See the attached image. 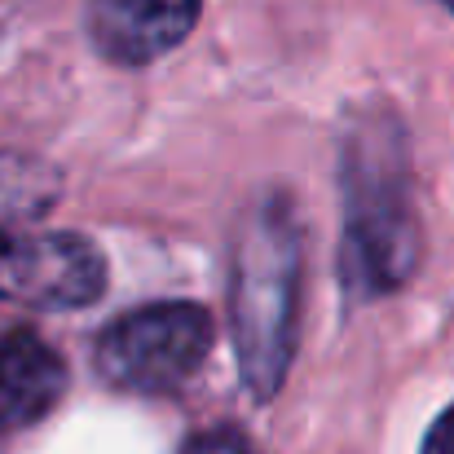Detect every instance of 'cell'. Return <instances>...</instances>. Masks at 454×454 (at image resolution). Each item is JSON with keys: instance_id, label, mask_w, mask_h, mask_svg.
Listing matches in <instances>:
<instances>
[{"instance_id": "obj_1", "label": "cell", "mask_w": 454, "mask_h": 454, "mask_svg": "<svg viewBox=\"0 0 454 454\" xmlns=\"http://www.w3.org/2000/svg\"><path fill=\"white\" fill-rule=\"evenodd\" d=\"M301 274L304 243L292 199L265 194L247 203L230 243V331L239 375L261 402L283 388L296 357Z\"/></svg>"}, {"instance_id": "obj_2", "label": "cell", "mask_w": 454, "mask_h": 454, "mask_svg": "<svg viewBox=\"0 0 454 454\" xmlns=\"http://www.w3.org/2000/svg\"><path fill=\"white\" fill-rule=\"evenodd\" d=\"M419 256L402 129L388 115H366L344 142V283L357 296H384L419 270Z\"/></svg>"}, {"instance_id": "obj_3", "label": "cell", "mask_w": 454, "mask_h": 454, "mask_svg": "<svg viewBox=\"0 0 454 454\" xmlns=\"http://www.w3.org/2000/svg\"><path fill=\"white\" fill-rule=\"evenodd\" d=\"M212 348V313L190 301L142 304L115 317L93 348L98 375L124 393L181 388Z\"/></svg>"}, {"instance_id": "obj_4", "label": "cell", "mask_w": 454, "mask_h": 454, "mask_svg": "<svg viewBox=\"0 0 454 454\" xmlns=\"http://www.w3.org/2000/svg\"><path fill=\"white\" fill-rule=\"evenodd\" d=\"M106 292V261L84 234L4 239L0 296L35 309H80Z\"/></svg>"}, {"instance_id": "obj_5", "label": "cell", "mask_w": 454, "mask_h": 454, "mask_svg": "<svg viewBox=\"0 0 454 454\" xmlns=\"http://www.w3.org/2000/svg\"><path fill=\"white\" fill-rule=\"evenodd\" d=\"M199 4L203 0H89V35L102 58L146 67L194 31Z\"/></svg>"}, {"instance_id": "obj_6", "label": "cell", "mask_w": 454, "mask_h": 454, "mask_svg": "<svg viewBox=\"0 0 454 454\" xmlns=\"http://www.w3.org/2000/svg\"><path fill=\"white\" fill-rule=\"evenodd\" d=\"M67 393V362L35 331L0 335V437L40 424Z\"/></svg>"}, {"instance_id": "obj_7", "label": "cell", "mask_w": 454, "mask_h": 454, "mask_svg": "<svg viewBox=\"0 0 454 454\" xmlns=\"http://www.w3.org/2000/svg\"><path fill=\"white\" fill-rule=\"evenodd\" d=\"M40 207H49L44 168H35V163H9V168H0V221L31 216Z\"/></svg>"}, {"instance_id": "obj_8", "label": "cell", "mask_w": 454, "mask_h": 454, "mask_svg": "<svg viewBox=\"0 0 454 454\" xmlns=\"http://www.w3.org/2000/svg\"><path fill=\"white\" fill-rule=\"evenodd\" d=\"M181 454H256L239 433H230V428H216V433H203V437H194L190 446Z\"/></svg>"}, {"instance_id": "obj_9", "label": "cell", "mask_w": 454, "mask_h": 454, "mask_svg": "<svg viewBox=\"0 0 454 454\" xmlns=\"http://www.w3.org/2000/svg\"><path fill=\"white\" fill-rule=\"evenodd\" d=\"M424 454H454V406L433 424V433L424 442Z\"/></svg>"}, {"instance_id": "obj_10", "label": "cell", "mask_w": 454, "mask_h": 454, "mask_svg": "<svg viewBox=\"0 0 454 454\" xmlns=\"http://www.w3.org/2000/svg\"><path fill=\"white\" fill-rule=\"evenodd\" d=\"M442 4H446V9H450V13H454V0H442Z\"/></svg>"}, {"instance_id": "obj_11", "label": "cell", "mask_w": 454, "mask_h": 454, "mask_svg": "<svg viewBox=\"0 0 454 454\" xmlns=\"http://www.w3.org/2000/svg\"><path fill=\"white\" fill-rule=\"evenodd\" d=\"M0 247H4V239H0Z\"/></svg>"}]
</instances>
